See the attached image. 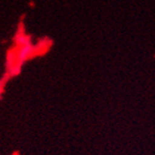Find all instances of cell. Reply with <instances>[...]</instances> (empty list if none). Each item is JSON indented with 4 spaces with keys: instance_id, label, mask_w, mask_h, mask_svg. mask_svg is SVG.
Segmentation results:
<instances>
[{
    "instance_id": "2",
    "label": "cell",
    "mask_w": 155,
    "mask_h": 155,
    "mask_svg": "<svg viewBox=\"0 0 155 155\" xmlns=\"http://www.w3.org/2000/svg\"><path fill=\"white\" fill-rule=\"evenodd\" d=\"M7 81H8V80H7V79H5V78H2V79L0 80V94L3 92V89H5V84H6Z\"/></svg>"
},
{
    "instance_id": "1",
    "label": "cell",
    "mask_w": 155,
    "mask_h": 155,
    "mask_svg": "<svg viewBox=\"0 0 155 155\" xmlns=\"http://www.w3.org/2000/svg\"><path fill=\"white\" fill-rule=\"evenodd\" d=\"M51 45L52 41L47 38L33 45L31 37L25 32L23 23L20 22L18 31L13 38V45L7 51L6 73L3 78L9 80L10 78L19 74L21 67L27 60L47 53Z\"/></svg>"
}]
</instances>
